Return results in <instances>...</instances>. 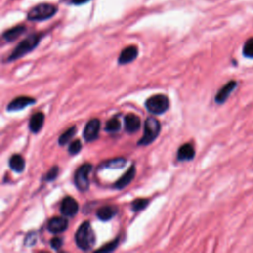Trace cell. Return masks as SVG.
<instances>
[{
	"instance_id": "obj_16",
	"label": "cell",
	"mask_w": 253,
	"mask_h": 253,
	"mask_svg": "<svg viewBox=\"0 0 253 253\" xmlns=\"http://www.w3.org/2000/svg\"><path fill=\"white\" fill-rule=\"evenodd\" d=\"M44 123V115L42 112H38L34 114L29 122V128L33 133H38Z\"/></svg>"
},
{
	"instance_id": "obj_9",
	"label": "cell",
	"mask_w": 253,
	"mask_h": 253,
	"mask_svg": "<svg viewBox=\"0 0 253 253\" xmlns=\"http://www.w3.org/2000/svg\"><path fill=\"white\" fill-rule=\"evenodd\" d=\"M79 210L78 203L72 197H65L60 205V212L64 216H74Z\"/></svg>"
},
{
	"instance_id": "obj_17",
	"label": "cell",
	"mask_w": 253,
	"mask_h": 253,
	"mask_svg": "<svg viewBox=\"0 0 253 253\" xmlns=\"http://www.w3.org/2000/svg\"><path fill=\"white\" fill-rule=\"evenodd\" d=\"M195 157V149L192 144L185 143L179 147L177 151V158L180 161L192 160Z\"/></svg>"
},
{
	"instance_id": "obj_18",
	"label": "cell",
	"mask_w": 253,
	"mask_h": 253,
	"mask_svg": "<svg viewBox=\"0 0 253 253\" xmlns=\"http://www.w3.org/2000/svg\"><path fill=\"white\" fill-rule=\"evenodd\" d=\"M25 159L20 154H14L9 159L10 168L17 173H22L25 169Z\"/></svg>"
},
{
	"instance_id": "obj_4",
	"label": "cell",
	"mask_w": 253,
	"mask_h": 253,
	"mask_svg": "<svg viewBox=\"0 0 253 253\" xmlns=\"http://www.w3.org/2000/svg\"><path fill=\"white\" fill-rule=\"evenodd\" d=\"M145 108L154 115H161L169 109V99L163 94H156L145 101Z\"/></svg>"
},
{
	"instance_id": "obj_23",
	"label": "cell",
	"mask_w": 253,
	"mask_h": 253,
	"mask_svg": "<svg viewBox=\"0 0 253 253\" xmlns=\"http://www.w3.org/2000/svg\"><path fill=\"white\" fill-rule=\"evenodd\" d=\"M149 203L148 199H136L131 203V210L134 212H137L141 210H144Z\"/></svg>"
},
{
	"instance_id": "obj_12",
	"label": "cell",
	"mask_w": 253,
	"mask_h": 253,
	"mask_svg": "<svg viewBox=\"0 0 253 253\" xmlns=\"http://www.w3.org/2000/svg\"><path fill=\"white\" fill-rule=\"evenodd\" d=\"M135 172H136V168L135 165L132 164L127 171L113 185V187L117 190H123L124 188H126V186L129 185V183L132 181V179L135 176Z\"/></svg>"
},
{
	"instance_id": "obj_25",
	"label": "cell",
	"mask_w": 253,
	"mask_h": 253,
	"mask_svg": "<svg viewBox=\"0 0 253 253\" xmlns=\"http://www.w3.org/2000/svg\"><path fill=\"white\" fill-rule=\"evenodd\" d=\"M119 242H120V238H119V236H118V237H117L116 239H114L113 241H111V242L107 243L106 245H104L103 247L97 249V251H103V252H110V251H113V250H115V249L118 247Z\"/></svg>"
},
{
	"instance_id": "obj_8",
	"label": "cell",
	"mask_w": 253,
	"mask_h": 253,
	"mask_svg": "<svg viewBox=\"0 0 253 253\" xmlns=\"http://www.w3.org/2000/svg\"><path fill=\"white\" fill-rule=\"evenodd\" d=\"M36 103V100L31 97H26V96H20L12 100L8 106H7V111L8 112H17L21 111L25 108H27L30 105H33Z\"/></svg>"
},
{
	"instance_id": "obj_10",
	"label": "cell",
	"mask_w": 253,
	"mask_h": 253,
	"mask_svg": "<svg viewBox=\"0 0 253 253\" xmlns=\"http://www.w3.org/2000/svg\"><path fill=\"white\" fill-rule=\"evenodd\" d=\"M68 221L66 218L61 216H54L51 217L47 221V229L51 233H60L67 229Z\"/></svg>"
},
{
	"instance_id": "obj_19",
	"label": "cell",
	"mask_w": 253,
	"mask_h": 253,
	"mask_svg": "<svg viewBox=\"0 0 253 253\" xmlns=\"http://www.w3.org/2000/svg\"><path fill=\"white\" fill-rule=\"evenodd\" d=\"M26 28L24 26H17L14 27L12 29L7 30L4 34H3V38L7 41V42H13L15 41L18 37H20L24 32H25Z\"/></svg>"
},
{
	"instance_id": "obj_21",
	"label": "cell",
	"mask_w": 253,
	"mask_h": 253,
	"mask_svg": "<svg viewBox=\"0 0 253 253\" xmlns=\"http://www.w3.org/2000/svg\"><path fill=\"white\" fill-rule=\"evenodd\" d=\"M75 133H76V126H72L71 127L66 129L62 134H60V136L58 138V144L65 145L66 143H68L71 140V138L74 136Z\"/></svg>"
},
{
	"instance_id": "obj_22",
	"label": "cell",
	"mask_w": 253,
	"mask_h": 253,
	"mask_svg": "<svg viewBox=\"0 0 253 253\" xmlns=\"http://www.w3.org/2000/svg\"><path fill=\"white\" fill-rule=\"evenodd\" d=\"M121 128V123L118 118L110 119L105 125V130L108 132H117Z\"/></svg>"
},
{
	"instance_id": "obj_5",
	"label": "cell",
	"mask_w": 253,
	"mask_h": 253,
	"mask_svg": "<svg viewBox=\"0 0 253 253\" xmlns=\"http://www.w3.org/2000/svg\"><path fill=\"white\" fill-rule=\"evenodd\" d=\"M57 8L49 3H42L34 8L28 14V19L31 21H43L51 18L56 13Z\"/></svg>"
},
{
	"instance_id": "obj_14",
	"label": "cell",
	"mask_w": 253,
	"mask_h": 253,
	"mask_svg": "<svg viewBox=\"0 0 253 253\" xmlns=\"http://www.w3.org/2000/svg\"><path fill=\"white\" fill-rule=\"evenodd\" d=\"M118 211H119V209L116 206L106 205V206H103V207H101L97 210L96 215L100 220L108 221L117 214Z\"/></svg>"
},
{
	"instance_id": "obj_11",
	"label": "cell",
	"mask_w": 253,
	"mask_h": 253,
	"mask_svg": "<svg viewBox=\"0 0 253 253\" xmlns=\"http://www.w3.org/2000/svg\"><path fill=\"white\" fill-rule=\"evenodd\" d=\"M236 81L234 80H230L229 82H227L225 85H223L218 92L216 93L215 97H214V101L216 104H223L227 98L229 97L230 93L235 89L236 87Z\"/></svg>"
},
{
	"instance_id": "obj_7",
	"label": "cell",
	"mask_w": 253,
	"mask_h": 253,
	"mask_svg": "<svg viewBox=\"0 0 253 253\" xmlns=\"http://www.w3.org/2000/svg\"><path fill=\"white\" fill-rule=\"evenodd\" d=\"M101 123L99 119H91L85 126L83 130V137L87 142H92L98 138V134L100 131Z\"/></svg>"
},
{
	"instance_id": "obj_15",
	"label": "cell",
	"mask_w": 253,
	"mask_h": 253,
	"mask_svg": "<svg viewBox=\"0 0 253 253\" xmlns=\"http://www.w3.org/2000/svg\"><path fill=\"white\" fill-rule=\"evenodd\" d=\"M141 126L140 119L133 114H128L125 117V128L128 133L136 132Z\"/></svg>"
},
{
	"instance_id": "obj_27",
	"label": "cell",
	"mask_w": 253,
	"mask_h": 253,
	"mask_svg": "<svg viewBox=\"0 0 253 253\" xmlns=\"http://www.w3.org/2000/svg\"><path fill=\"white\" fill-rule=\"evenodd\" d=\"M81 148H82V143H81V141H80L79 139H76V140H74L73 142H71V144L69 145V147H68V152H69V154H71V155H75V154H77V153L80 152Z\"/></svg>"
},
{
	"instance_id": "obj_13",
	"label": "cell",
	"mask_w": 253,
	"mask_h": 253,
	"mask_svg": "<svg viewBox=\"0 0 253 253\" xmlns=\"http://www.w3.org/2000/svg\"><path fill=\"white\" fill-rule=\"evenodd\" d=\"M138 54V49L135 45H129L124 48L119 56V64H126L133 61Z\"/></svg>"
},
{
	"instance_id": "obj_26",
	"label": "cell",
	"mask_w": 253,
	"mask_h": 253,
	"mask_svg": "<svg viewBox=\"0 0 253 253\" xmlns=\"http://www.w3.org/2000/svg\"><path fill=\"white\" fill-rule=\"evenodd\" d=\"M58 171H59V169H58V167H57L56 165L52 166V167L47 171V173L45 174L44 180L47 181V182H51V181L55 180V179L57 178V176H58Z\"/></svg>"
},
{
	"instance_id": "obj_30",
	"label": "cell",
	"mask_w": 253,
	"mask_h": 253,
	"mask_svg": "<svg viewBox=\"0 0 253 253\" xmlns=\"http://www.w3.org/2000/svg\"><path fill=\"white\" fill-rule=\"evenodd\" d=\"M89 0H71V2L73 4H83L85 2H88Z\"/></svg>"
},
{
	"instance_id": "obj_1",
	"label": "cell",
	"mask_w": 253,
	"mask_h": 253,
	"mask_svg": "<svg viewBox=\"0 0 253 253\" xmlns=\"http://www.w3.org/2000/svg\"><path fill=\"white\" fill-rule=\"evenodd\" d=\"M76 245L83 251L90 250L96 242L95 233L88 220L83 221L75 233Z\"/></svg>"
},
{
	"instance_id": "obj_20",
	"label": "cell",
	"mask_w": 253,
	"mask_h": 253,
	"mask_svg": "<svg viewBox=\"0 0 253 253\" xmlns=\"http://www.w3.org/2000/svg\"><path fill=\"white\" fill-rule=\"evenodd\" d=\"M126 163V160L123 157L119 158H114L111 160H108L100 165V168H112V169H117V168H123Z\"/></svg>"
},
{
	"instance_id": "obj_28",
	"label": "cell",
	"mask_w": 253,
	"mask_h": 253,
	"mask_svg": "<svg viewBox=\"0 0 253 253\" xmlns=\"http://www.w3.org/2000/svg\"><path fill=\"white\" fill-rule=\"evenodd\" d=\"M62 242H63L62 238H60V237H53V238L50 239L49 244H50V246H51L52 249L58 250V249L62 246Z\"/></svg>"
},
{
	"instance_id": "obj_2",
	"label": "cell",
	"mask_w": 253,
	"mask_h": 253,
	"mask_svg": "<svg viewBox=\"0 0 253 253\" xmlns=\"http://www.w3.org/2000/svg\"><path fill=\"white\" fill-rule=\"evenodd\" d=\"M42 38L41 34H33L29 37H27L25 40H23L15 48L14 50L11 52V54L9 55V57L7 58L8 61H13L16 60L24 55H26L27 53H29L30 51H32L40 42Z\"/></svg>"
},
{
	"instance_id": "obj_3",
	"label": "cell",
	"mask_w": 253,
	"mask_h": 253,
	"mask_svg": "<svg viewBox=\"0 0 253 253\" xmlns=\"http://www.w3.org/2000/svg\"><path fill=\"white\" fill-rule=\"evenodd\" d=\"M161 126L158 120L153 117L147 118L144 122V134L138 140V145H148L159 135Z\"/></svg>"
},
{
	"instance_id": "obj_6",
	"label": "cell",
	"mask_w": 253,
	"mask_h": 253,
	"mask_svg": "<svg viewBox=\"0 0 253 253\" xmlns=\"http://www.w3.org/2000/svg\"><path fill=\"white\" fill-rule=\"evenodd\" d=\"M92 170V165L90 163H85L81 165L74 174V184L80 192H86L89 190V174Z\"/></svg>"
},
{
	"instance_id": "obj_29",
	"label": "cell",
	"mask_w": 253,
	"mask_h": 253,
	"mask_svg": "<svg viewBox=\"0 0 253 253\" xmlns=\"http://www.w3.org/2000/svg\"><path fill=\"white\" fill-rule=\"evenodd\" d=\"M37 241V234L36 232H31L29 233L27 236H26V239H25V244L27 246H33Z\"/></svg>"
},
{
	"instance_id": "obj_24",
	"label": "cell",
	"mask_w": 253,
	"mask_h": 253,
	"mask_svg": "<svg viewBox=\"0 0 253 253\" xmlns=\"http://www.w3.org/2000/svg\"><path fill=\"white\" fill-rule=\"evenodd\" d=\"M243 55L253 58V38L248 39L243 45Z\"/></svg>"
}]
</instances>
